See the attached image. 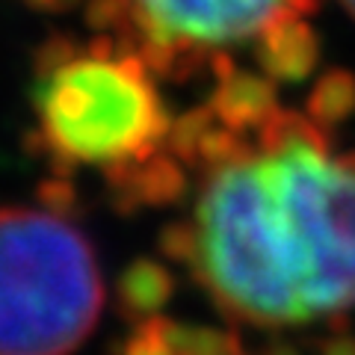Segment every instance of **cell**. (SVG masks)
Segmentation results:
<instances>
[{"mask_svg": "<svg viewBox=\"0 0 355 355\" xmlns=\"http://www.w3.org/2000/svg\"><path fill=\"white\" fill-rule=\"evenodd\" d=\"M184 119L178 154L202 181L163 249L243 323L279 329L349 311L355 151H338L326 125L284 107L254 130L228 128L207 104Z\"/></svg>", "mask_w": 355, "mask_h": 355, "instance_id": "obj_1", "label": "cell"}, {"mask_svg": "<svg viewBox=\"0 0 355 355\" xmlns=\"http://www.w3.org/2000/svg\"><path fill=\"white\" fill-rule=\"evenodd\" d=\"M36 142L51 166L101 172L137 202L142 178L169 157L175 119L148 62L107 33L51 39L30 83Z\"/></svg>", "mask_w": 355, "mask_h": 355, "instance_id": "obj_2", "label": "cell"}, {"mask_svg": "<svg viewBox=\"0 0 355 355\" xmlns=\"http://www.w3.org/2000/svg\"><path fill=\"white\" fill-rule=\"evenodd\" d=\"M104 308L98 254L53 207H0V355H71Z\"/></svg>", "mask_w": 355, "mask_h": 355, "instance_id": "obj_3", "label": "cell"}, {"mask_svg": "<svg viewBox=\"0 0 355 355\" xmlns=\"http://www.w3.org/2000/svg\"><path fill=\"white\" fill-rule=\"evenodd\" d=\"M320 0H92L89 21L148 62L163 80L219 77L282 21L308 18Z\"/></svg>", "mask_w": 355, "mask_h": 355, "instance_id": "obj_4", "label": "cell"}, {"mask_svg": "<svg viewBox=\"0 0 355 355\" xmlns=\"http://www.w3.org/2000/svg\"><path fill=\"white\" fill-rule=\"evenodd\" d=\"M252 57L275 83H296L314 71L320 60V39L308 18H291L266 30L252 48Z\"/></svg>", "mask_w": 355, "mask_h": 355, "instance_id": "obj_5", "label": "cell"}, {"mask_svg": "<svg viewBox=\"0 0 355 355\" xmlns=\"http://www.w3.org/2000/svg\"><path fill=\"white\" fill-rule=\"evenodd\" d=\"M305 113L326 128L352 116L355 113V74L343 69L323 74L317 80V86L311 89Z\"/></svg>", "mask_w": 355, "mask_h": 355, "instance_id": "obj_6", "label": "cell"}, {"mask_svg": "<svg viewBox=\"0 0 355 355\" xmlns=\"http://www.w3.org/2000/svg\"><path fill=\"white\" fill-rule=\"evenodd\" d=\"M172 284H169V272L163 270L160 263L142 261L137 266H130L125 275V284H121V293H125V302L133 311H154L166 302Z\"/></svg>", "mask_w": 355, "mask_h": 355, "instance_id": "obj_7", "label": "cell"}, {"mask_svg": "<svg viewBox=\"0 0 355 355\" xmlns=\"http://www.w3.org/2000/svg\"><path fill=\"white\" fill-rule=\"evenodd\" d=\"M121 355H190L178 338V326L166 320H151L130 338Z\"/></svg>", "mask_w": 355, "mask_h": 355, "instance_id": "obj_8", "label": "cell"}, {"mask_svg": "<svg viewBox=\"0 0 355 355\" xmlns=\"http://www.w3.org/2000/svg\"><path fill=\"white\" fill-rule=\"evenodd\" d=\"M326 355H355V340L352 338H335L326 343Z\"/></svg>", "mask_w": 355, "mask_h": 355, "instance_id": "obj_9", "label": "cell"}, {"mask_svg": "<svg viewBox=\"0 0 355 355\" xmlns=\"http://www.w3.org/2000/svg\"><path fill=\"white\" fill-rule=\"evenodd\" d=\"M340 6L347 9V12H349V15L355 18V0H340Z\"/></svg>", "mask_w": 355, "mask_h": 355, "instance_id": "obj_10", "label": "cell"}]
</instances>
